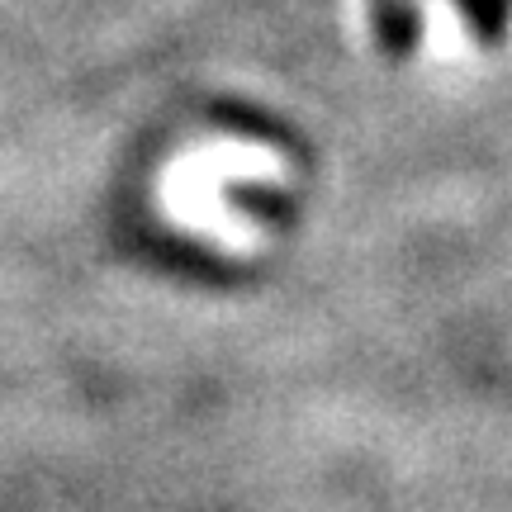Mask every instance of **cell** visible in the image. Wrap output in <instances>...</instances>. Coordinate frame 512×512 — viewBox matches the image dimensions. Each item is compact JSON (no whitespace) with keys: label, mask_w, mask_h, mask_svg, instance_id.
<instances>
[{"label":"cell","mask_w":512,"mask_h":512,"mask_svg":"<svg viewBox=\"0 0 512 512\" xmlns=\"http://www.w3.org/2000/svg\"><path fill=\"white\" fill-rule=\"evenodd\" d=\"M465 19V29L479 38V43H503L512 34V5L508 0H451Z\"/></svg>","instance_id":"obj_2"},{"label":"cell","mask_w":512,"mask_h":512,"mask_svg":"<svg viewBox=\"0 0 512 512\" xmlns=\"http://www.w3.org/2000/svg\"><path fill=\"white\" fill-rule=\"evenodd\" d=\"M370 19H375V38L389 57H408L418 48V5L413 0H370Z\"/></svg>","instance_id":"obj_1"}]
</instances>
